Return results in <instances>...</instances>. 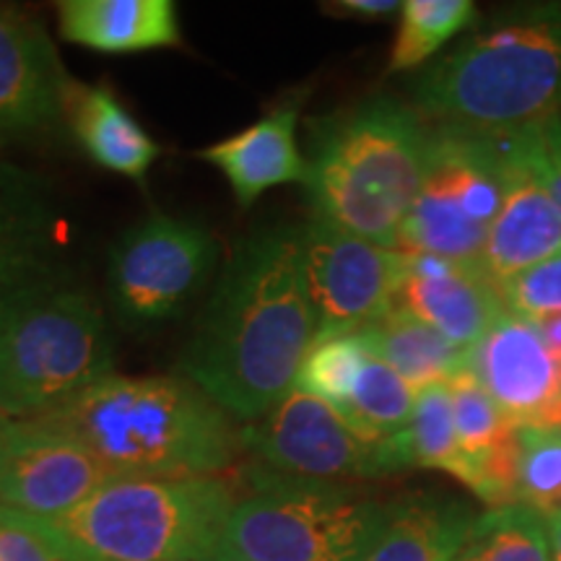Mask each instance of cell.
Listing matches in <instances>:
<instances>
[{"label":"cell","instance_id":"cell-1","mask_svg":"<svg viewBox=\"0 0 561 561\" xmlns=\"http://www.w3.org/2000/svg\"><path fill=\"white\" fill-rule=\"evenodd\" d=\"M314 335L301 227H265L231 252L180 369L252 424L294 390Z\"/></svg>","mask_w":561,"mask_h":561},{"label":"cell","instance_id":"cell-2","mask_svg":"<svg viewBox=\"0 0 561 561\" xmlns=\"http://www.w3.org/2000/svg\"><path fill=\"white\" fill-rule=\"evenodd\" d=\"M32 421L79 442L112 479L219 476L242 450L229 413L187 377L110 375Z\"/></svg>","mask_w":561,"mask_h":561},{"label":"cell","instance_id":"cell-3","mask_svg":"<svg viewBox=\"0 0 561 561\" xmlns=\"http://www.w3.org/2000/svg\"><path fill=\"white\" fill-rule=\"evenodd\" d=\"M430 130L416 110L390 96L314 125L305 182L314 219L396 250L424 182Z\"/></svg>","mask_w":561,"mask_h":561},{"label":"cell","instance_id":"cell-4","mask_svg":"<svg viewBox=\"0 0 561 561\" xmlns=\"http://www.w3.org/2000/svg\"><path fill=\"white\" fill-rule=\"evenodd\" d=\"M416 112L434 125L510 136L561 115V9L496 21L419 76Z\"/></svg>","mask_w":561,"mask_h":561},{"label":"cell","instance_id":"cell-5","mask_svg":"<svg viewBox=\"0 0 561 561\" xmlns=\"http://www.w3.org/2000/svg\"><path fill=\"white\" fill-rule=\"evenodd\" d=\"M102 307L68 268L0 305V411L32 421L115 375Z\"/></svg>","mask_w":561,"mask_h":561},{"label":"cell","instance_id":"cell-6","mask_svg":"<svg viewBox=\"0 0 561 561\" xmlns=\"http://www.w3.org/2000/svg\"><path fill=\"white\" fill-rule=\"evenodd\" d=\"M234 507V486L221 476L112 479L45 523L89 561H206Z\"/></svg>","mask_w":561,"mask_h":561},{"label":"cell","instance_id":"cell-7","mask_svg":"<svg viewBox=\"0 0 561 561\" xmlns=\"http://www.w3.org/2000/svg\"><path fill=\"white\" fill-rule=\"evenodd\" d=\"M385 517L388 507L335 481L255 468L221 549L250 561H362Z\"/></svg>","mask_w":561,"mask_h":561},{"label":"cell","instance_id":"cell-8","mask_svg":"<svg viewBox=\"0 0 561 561\" xmlns=\"http://www.w3.org/2000/svg\"><path fill=\"white\" fill-rule=\"evenodd\" d=\"M507 187V136L430 130L421 191L405 216L398 248L479 265Z\"/></svg>","mask_w":561,"mask_h":561},{"label":"cell","instance_id":"cell-9","mask_svg":"<svg viewBox=\"0 0 561 561\" xmlns=\"http://www.w3.org/2000/svg\"><path fill=\"white\" fill-rule=\"evenodd\" d=\"M219 248L206 227L151 214L130 227L110 252L112 310L128 328H153L178 318L214 273Z\"/></svg>","mask_w":561,"mask_h":561},{"label":"cell","instance_id":"cell-10","mask_svg":"<svg viewBox=\"0 0 561 561\" xmlns=\"http://www.w3.org/2000/svg\"><path fill=\"white\" fill-rule=\"evenodd\" d=\"M307 286L318 322L314 341L359 333L388 314L403 278L401 250L312 219L301 227Z\"/></svg>","mask_w":561,"mask_h":561},{"label":"cell","instance_id":"cell-11","mask_svg":"<svg viewBox=\"0 0 561 561\" xmlns=\"http://www.w3.org/2000/svg\"><path fill=\"white\" fill-rule=\"evenodd\" d=\"M242 447L268 471L297 479H375L385 476L380 445H369L339 411L294 388L263 419L240 432Z\"/></svg>","mask_w":561,"mask_h":561},{"label":"cell","instance_id":"cell-12","mask_svg":"<svg viewBox=\"0 0 561 561\" xmlns=\"http://www.w3.org/2000/svg\"><path fill=\"white\" fill-rule=\"evenodd\" d=\"M466 367L517 430L561 432V362L533 320L504 310Z\"/></svg>","mask_w":561,"mask_h":561},{"label":"cell","instance_id":"cell-13","mask_svg":"<svg viewBox=\"0 0 561 561\" xmlns=\"http://www.w3.org/2000/svg\"><path fill=\"white\" fill-rule=\"evenodd\" d=\"M112 476L66 434L47 430L39 421H13L0 455V510L55 520Z\"/></svg>","mask_w":561,"mask_h":561},{"label":"cell","instance_id":"cell-14","mask_svg":"<svg viewBox=\"0 0 561 561\" xmlns=\"http://www.w3.org/2000/svg\"><path fill=\"white\" fill-rule=\"evenodd\" d=\"M70 83L39 21L0 5V144L60 123Z\"/></svg>","mask_w":561,"mask_h":561},{"label":"cell","instance_id":"cell-15","mask_svg":"<svg viewBox=\"0 0 561 561\" xmlns=\"http://www.w3.org/2000/svg\"><path fill=\"white\" fill-rule=\"evenodd\" d=\"M403 252V250H401ZM396 307L419 318L460 348H473L504 312L502 294L479 265L403 252Z\"/></svg>","mask_w":561,"mask_h":561},{"label":"cell","instance_id":"cell-16","mask_svg":"<svg viewBox=\"0 0 561 561\" xmlns=\"http://www.w3.org/2000/svg\"><path fill=\"white\" fill-rule=\"evenodd\" d=\"M561 252V210L543 185L517 157L507 136V187L502 210L491 227L481 271L500 289L517 273Z\"/></svg>","mask_w":561,"mask_h":561},{"label":"cell","instance_id":"cell-17","mask_svg":"<svg viewBox=\"0 0 561 561\" xmlns=\"http://www.w3.org/2000/svg\"><path fill=\"white\" fill-rule=\"evenodd\" d=\"M55 227L45 185L0 159V305L66 268L55 252Z\"/></svg>","mask_w":561,"mask_h":561},{"label":"cell","instance_id":"cell-18","mask_svg":"<svg viewBox=\"0 0 561 561\" xmlns=\"http://www.w3.org/2000/svg\"><path fill=\"white\" fill-rule=\"evenodd\" d=\"M297 104H280L255 125L201 151L229 180L237 203L248 208L265 191L291 182H307V159L297 144Z\"/></svg>","mask_w":561,"mask_h":561},{"label":"cell","instance_id":"cell-19","mask_svg":"<svg viewBox=\"0 0 561 561\" xmlns=\"http://www.w3.org/2000/svg\"><path fill=\"white\" fill-rule=\"evenodd\" d=\"M62 39L104 55H128L182 45L172 0H62Z\"/></svg>","mask_w":561,"mask_h":561},{"label":"cell","instance_id":"cell-20","mask_svg":"<svg viewBox=\"0 0 561 561\" xmlns=\"http://www.w3.org/2000/svg\"><path fill=\"white\" fill-rule=\"evenodd\" d=\"M81 151L102 170L144 182L159 146L107 87L70 83L66 117Z\"/></svg>","mask_w":561,"mask_h":561},{"label":"cell","instance_id":"cell-21","mask_svg":"<svg viewBox=\"0 0 561 561\" xmlns=\"http://www.w3.org/2000/svg\"><path fill=\"white\" fill-rule=\"evenodd\" d=\"M476 512L458 500L413 494L390 504L362 561H455Z\"/></svg>","mask_w":561,"mask_h":561},{"label":"cell","instance_id":"cell-22","mask_svg":"<svg viewBox=\"0 0 561 561\" xmlns=\"http://www.w3.org/2000/svg\"><path fill=\"white\" fill-rule=\"evenodd\" d=\"M362 339L413 392L450 382L466 369L468 351L455 346L432 325L392 305L388 314L364 328Z\"/></svg>","mask_w":561,"mask_h":561},{"label":"cell","instance_id":"cell-23","mask_svg":"<svg viewBox=\"0 0 561 561\" xmlns=\"http://www.w3.org/2000/svg\"><path fill=\"white\" fill-rule=\"evenodd\" d=\"M385 471H403V468H434L466 481V462H462L458 434H455L453 401L447 382L416 392L413 411L405 430L380 445Z\"/></svg>","mask_w":561,"mask_h":561},{"label":"cell","instance_id":"cell-24","mask_svg":"<svg viewBox=\"0 0 561 561\" xmlns=\"http://www.w3.org/2000/svg\"><path fill=\"white\" fill-rule=\"evenodd\" d=\"M413 401L416 392L369 348L348 396L335 411L364 442L385 445L405 430Z\"/></svg>","mask_w":561,"mask_h":561},{"label":"cell","instance_id":"cell-25","mask_svg":"<svg viewBox=\"0 0 561 561\" xmlns=\"http://www.w3.org/2000/svg\"><path fill=\"white\" fill-rule=\"evenodd\" d=\"M455 561H553L543 512L528 504L489 507L476 515Z\"/></svg>","mask_w":561,"mask_h":561},{"label":"cell","instance_id":"cell-26","mask_svg":"<svg viewBox=\"0 0 561 561\" xmlns=\"http://www.w3.org/2000/svg\"><path fill=\"white\" fill-rule=\"evenodd\" d=\"M476 19L471 0H409L401 5V26L392 45L388 70L401 73L424 66L445 42Z\"/></svg>","mask_w":561,"mask_h":561},{"label":"cell","instance_id":"cell-27","mask_svg":"<svg viewBox=\"0 0 561 561\" xmlns=\"http://www.w3.org/2000/svg\"><path fill=\"white\" fill-rule=\"evenodd\" d=\"M450 388L453 401V419H455V434H458V445L462 462H466V486L471 489L476 466L494 450L500 442L517 432L494 398L489 396L486 388L476 380L471 369H460L458 375L447 382Z\"/></svg>","mask_w":561,"mask_h":561},{"label":"cell","instance_id":"cell-28","mask_svg":"<svg viewBox=\"0 0 561 561\" xmlns=\"http://www.w3.org/2000/svg\"><path fill=\"white\" fill-rule=\"evenodd\" d=\"M369 356L362 333L335 335V339L314 341L305 364H301L294 388L310 392L335 411L348 396L351 385L359 375L364 359Z\"/></svg>","mask_w":561,"mask_h":561},{"label":"cell","instance_id":"cell-29","mask_svg":"<svg viewBox=\"0 0 561 561\" xmlns=\"http://www.w3.org/2000/svg\"><path fill=\"white\" fill-rule=\"evenodd\" d=\"M520 504L561 507V432L520 430Z\"/></svg>","mask_w":561,"mask_h":561},{"label":"cell","instance_id":"cell-30","mask_svg":"<svg viewBox=\"0 0 561 561\" xmlns=\"http://www.w3.org/2000/svg\"><path fill=\"white\" fill-rule=\"evenodd\" d=\"M0 561H89L37 517L0 510Z\"/></svg>","mask_w":561,"mask_h":561},{"label":"cell","instance_id":"cell-31","mask_svg":"<svg viewBox=\"0 0 561 561\" xmlns=\"http://www.w3.org/2000/svg\"><path fill=\"white\" fill-rule=\"evenodd\" d=\"M504 310L523 318L561 314V252L549 261L517 273L500 286Z\"/></svg>","mask_w":561,"mask_h":561},{"label":"cell","instance_id":"cell-32","mask_svg":"<svg viewBox=\"0 0 561 561\" xmlns=\"http://www.w3.org/2000/svg\"><path fill=\"white\" fill-rule=\"evenodd\" d=\"M517 157L543 185L553 206L561 210V115L530 125L520 133H510Z\"/></svg>","mask_w":561,"mask_h":561},{"label":"cell","instance_id":"cell-33","mask_svg":"<svg viewBox=\"0 0 561 561\" xmlns=\"http://www.w3.org/2000/svg\"><path fill=\"white\" fill-rule=\"evenodd\" d=\"M403 3L396 0H339V3H328V13H341L351 19H388L396 11H401Z\"/></svg>","mask_w":561,"mask_h":561},{"label":"cell","instance_id":"cell-34","mask_svg":"<svg viewBox=\"0 0 561 561\" xmlns=\"http://www.w3.org/2000/svg\"><path fill=\"white\" fill-rule=\"evenodd\" d=\"M533 325L538 328V333H541L546 346L551 348V354L561 362V314H543V318H533Z\"/></svg>","mask_w":561,"mask_h":561},{"label":"cell","instance_id":"cell-35","mask_svg":"<svg viewBox=\"0 0 561 561\" xmlns=\"http://www.w3.org/2000/svg\"><path fill=\"white\" fill-rule=\"evenodd\" d=\"M546 528H549V541H551V559L561 561V507H553L543 512Z\"/></svg>","mask_w":561,"mask_h":561},{"label":"cell","instance_id":"cell-36","mask_svg":"<svg viewBox=\"0 0 561 561\" xmlns=\"http://www.w3.org/2000/svg\"><path fill=\"white\" fill-rule=\"evenodd\" d=\"M11 424L13 421L5 416L3 411H0V455L5 450V442H9V434H11Z\"/></svg>","mask_w":561,"mask_h":561},{"label":"cell","instance_id":"cell-37","mask_svg":"<svg viewBox=\"0 0 561 561\" xmlns=\"http://www.w3.org/2000/svg\"><path fill=\"white\" fill-rule=\"evenodd\" d=\"M206 561H250V559H244V557H237V553H231V551H224V549H219L214 553V557H208Z\"/></svg>","mask_w":561,"mask_h":561}]
</instances>
